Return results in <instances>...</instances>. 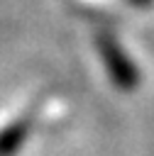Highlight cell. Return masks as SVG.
<instances>
[{
	"label": "cell",
	"mask_w": 154,
	"mask_h": 156,
	"mask_svg": "<svg viewBox=\"0 0 154 156\" xmlns=\"http://www.w3.org/2000/svg\"><path fill=\"white\" fill-rule=\"evenodd\" d=\"M27 134H29L27 119H17V122L7 124L0 132V156H15L22 149V144L27 141Z\"/></svg>",
	"instance_id": "obj_2"
},
{
	"label": "cell",
	"mask_w": 154,
	"mask_h": 156,
	"mask_svg": "<svg viewBox=\"0 0 154 156\" xmlns=\"http://www.w3.org/2000/svg\"><path fill=\"white\" fill-rule=\"evenodd\" d=\"M130 5L139 7V10H147V7H154V0H127Z\"/></svg>",
	"instance_id": "obj_3"
},
{
	"label": "cell",
	"mask_w": 154,
	"mask_h": 156,
	"mask_svg": "<svg viewBox=\"0 0 154 156\" xmlns=\"http://www.w3.org/2000/svg\"><path fill=\"white\" fill-rule=\"evenodd\" d=\"M95 49H98V56L103 61V68L108 71V76H110V80L117 90L130 93L142 83L139 66L132 61V56L122 49V44L112 34H98Z\"/></svg>",
	"instance_id": "obj_1"
}]
</instances>
